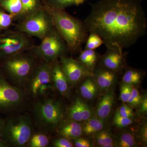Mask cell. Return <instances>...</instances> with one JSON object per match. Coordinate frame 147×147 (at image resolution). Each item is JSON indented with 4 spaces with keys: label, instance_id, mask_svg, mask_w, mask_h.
<instances>
[{
    "label": "cell",
    "instance_id": "cell-3",
    "mask_svg": "<svg viewBox=\"0 0 147 147\" xmlns=\"http://www.w3.org/2000/svg\"><path fill=\"white\" fill-rule=\"evenodd\" d=\"M66 110L60 99L51 95L32 100L31 116L34 126L47 134L53 133L67 119Z\"/></svg>",
    "mask_w": 147,
    "mask_h": 147
},
{
    "label": "cell",
    "instance_id": "cell-20",
    "mask_svg": "<svg viewBox=\"0 0 147 147\" xmlns=\"http://www.w3.org/2000/svg\"><path fill=\"white\" fill-rule=\"evenodd\" d=\"M22 9L16 20L18 21L36 12L44 5V0H21Z\"/></svg>",
    "mask_w": 147,
    "mask_h": 147
},
{
    "label": "cell",
    "instance_id": "cell-35",
    "mask_svg": "<svg viewBox=\"0 0 147 147\" xmlns=\"http://www.w3.org/2000/svg\"><path fill=\"white\" fill-rule=\"evenodd\" d=\"M75 146L76 147H92V144L89 140L84 138L79 137L74 139Z\"/></svg>",
    "mask_w": 147,
    "mask_h": 147
},
{
    "label": "cell",
    "instance_id": "cell-16",
    "mask_svg": "<svg viewBox=\"0 0 147 147\" xmlns=\"http://www.w3.org/2000/svg\"><path fill=\"white\" fill-rule=\"evenodd\" d=\"M115 102V95L113 91L106 92L101 97L96 106V117L103 121L108 119L111 114Z\"/></svg>",
    "mask_w": 147,
    "mask_h": 147
},
{
    "label": "cell",
    "instance_id": "cell-15",
    "mask_svg": "<svg viewBox=\"0 0 147 147\" xmlns=\"http://www.w3.org/2000/svg\"><path fill=\"white\" fill-rule=\"evenodd\" d=\"M52 79L55 90L64 97H69L71 84L63 71L58 61L53 64Z\"/></svg>",
    "mask_w": 147,
    "mask_h": 147
},
{
    "label": "cell",
    "instance_id": "cell-28",
    "mask_svg": "<svg viewBox=\"0 0 147 147\" xmlns=\"http://www.w3.org/2000/svg\"><path fill=\"white\" fill-rule=\"evenodd\" d=\"M86 42L85 49L95 50L103 44V40L98 35L93 32H89Z\"/></svg>",
    "mask_w": 147,
    "mask_h": 147
},
{
    "label": "cell",
    "instance_id": "cell-29",
    "mask_svg": "<svg viewBox=\"0 0 147 147\" xmlns=\"http://www.w3.org/2000/svg\"><path fill=\"white\" fill-rule=\"evenodd\" d=\"M133 123V118L125 117L121 116L117 111L113 119V123L119 128H124L130 125Z\"/></svg>",
    "mask_w": 147,
    "mask_h": 147
},
{
    "label": "cell",
    "instance_id": "cell-2",
    "mask_svg": "<svg viewBox=\"0 0 147 147\" xmlns=\"http://www.w3.org/2000/svg\"><path fill=\"white\" fill-rule=\"evenodd\" d=\"M44 5L51 14L55 28L65 41L69 53L74 55L80 53L88 36L84 21L71 16L65 10L50 6L44 0Z\"/></svg>",
    "mask_w": 147,
    "mask_h": 147
},
{
    "label": "cell",
    "instance_id": "cell-25",
    "mask_svg": "<svg viewBox=\"0 0 147 147\" xmlns=\"http://www.w3.org/2000/svg\"><path fill=\"white\" fill-rule=\"evenodd\" d=\"M115 143L116 146L120 147H133L137 145L136 138L132 133L129 131L121 133Z\"/></svg>",
    "mask_w": 147,
    "mask_h": 147
},
{
    "label": "cell",
    "instance_id": "cell-13",
    "mask_svg": "<svg viewBox=\"0 0 147 147\" xmlns=\"http://www.w3.org/2000/svg\"><path fill=\"white\" fill-rule=\"evenodd\" d=\"M67 119L77 122L86 121L93 117L92 110L86 102L79 97L75 98L66 110Z\"/></svg>",
    "mask_w": 147,
    "mask_h": 147
},
{
    "label": "cell",
    "instance_id": "cell-10",
    "mask_svg": "<svg viewBox=\"0 0 147 147\" xmlns=\"http://www.w3.org/2000/svg\"><path fill=\"white\" fill-rule=\"evenodd\" d=\"M34 46L30 37L17 30L7 32L0 36V59L30 51Z\"/></svg>",
    "mask_w": 147,
    "mask_h": 147
},
{
    "label": "cell",
    "instance_id": "cell-38",
    "mask_svg": "<svg viewBox=\"0 0 147 147\" xmlns=\"http://www.w3.org/2000/svg\"><path fill=\"white\" fill-rule=\"evenodd\" d=\"M4 122L5 119H3L0 118V138H2V137Z\"/></svg>",
    "mask_w": 147,
    "mask_h": 147
},
{
    "label": "cell",
    "instance_id": "cell-5",
    "mask_svg": "<svg viewBox=\"0 0 147 147\" xmlns=\"http://www.w3.org/2000/svg\"><path fill=\"white\" fill-rule=\"evenodd\" d=\"M34 127L31 115L11 114L5 119L2 138L9 147L26 146L34 134Z\"/></svg>",
    "mask_w": 147,
    "mask_h": 147
},
{
    "label": "cell",
    "instance_id": "cell-4",
    "mask_svg": "<svg viewBox=\"0 0 147 147\" xmlns=\"http://www.w3.org/2000/svg\"><path fill=\"white\" fill-rule=\"evenodd\" d=\"M39 60L30 52H24L3 60L4 75L11 84L25 90Z\"/></svg>",
    "mask_w": 147,
    "mask_h": 147
},
{
    "label": "cell",
    "instance_id": "cell-7",
    "mask_svg": "<svg viewBox=\"0 0 147 147\" xmlns=\"http://www.w3.org/2000/svg\"><path fill=\"white\" fill-rule=\"evenodd\" d=\"M53 64L39 60L25 88L30 99L46 97L55 90L52 79Z\"/></svg>",
    "mask_w": 147,
    "mask_h": 147
},
{
    "label": "cell",
    "instance_id": "cell-19",
    "mask_svg": "<svg viewBox=\"0 0 147 147\" xmlns=\"http://www.w3.org/2000/svg\"><path fill=\"white\" fill-rule=\"evenodd\" d=\"M84 80L79 86L80 94L87 100H93L98 93V87L92 76H88Z\"/></svg>",
    "mask_w": 147,
    "mask_h": 147
},
{
    "label": "cell",
    "instance_id": "cell-14",
    "mask_svg": "<svg viewBox=\"0 0 147 147\" xmlns=\"http://www.w3.org/2000/svg\"><path fill=\"white\" fill-rule=\"evenodd\" d=\"M92 74L98 89L102 91H110L117 80L118 74L98 65L95 67Z\"/></svg>",
    "mask_w": 147,
    "mask_h": 147
},
{
    "label": "cell",
    "instance_id": "cell-12",
    "mask_svg": "<svg viewBox=\"0 0 147 147\" xmlns=\"http://www.w3.org/2000/svg\"><path fill=\"white\" fill-rule=\"evenodd\" d=\"M107 48L105 54L100 57L98 65L118 74L122 72L127 67L126 58L128 53Z\"/></svg>",
    "mask_w": 147,
    "mask_h": 147
},
{
    "label": "cell",
    "instance_id": "cell-31",
    "mask_svg": "<svg viewBox=\"0 0 147 147\" xmlns=\"http://www.w3.org/2000/svg\"><path fill=\"white\" fill-rule=\"evenodd\" d=\"M143 97L136 88L133 87L131 96L127 103L129 106L134 108H137L142 102Z\"/></svg>",
    "mask_w": 147,
    "mask_h": 147
},
{
    "label": "cell",
    "instance_id": "cell-37",
    "mask_svg": "<svg viewBox=\"0 0 147 147\" xmlns=\"http://www.w3.org/2000/svg\"><path fill=\"white\" fill-rule=\"evenodd\" d=\"M147 128L146 125H145L143 126L141 131V137L142 139L144 142L145 143H147Z\"/></svg>",
    "mask_w": 147,
    "mask_h": 147
},
{
    "label": "cell",
    "instance_id": "cell-18",
    "mask_svg": "<svg viewBox=\"0 0 147 147\" xmlns=\"http://www.w3.org/2000/svg\"><path fill=\"white\" fill-rule=\"evenodd\" d=\"M79 53L77 60L92 72L98 64L101 56L94 50L85 49Z\"/></svg>",
    "mask_w": 147,
    "mask_h": 147
},
{
    "label": "cell",
    "instance_id": "cell-32",
    "mask_svg": "<svg viewBox=\"0 0 147 147\" xmlns=\"http://www.w3.org/2000/svg\"><path fill=\"white\" fill-rule=\"evenodd\" d=\"M133 86L130 84L123 83L121 86L120 94L119 98L120 100L123 102H127L131 96Z\"/></svg>",
    "mask_w": 147,
    "mask_h": 147
},
{
    "label": "cell",
    "instance_id": "cell-11",
    "mask_svg": "<svg viewBox=\"0 0 147 147\" xmlns=\"http://www.w3.org/2000/svg\"><path fill=\"white\" fill-rule=\"evenodd\" d=\"M59 63L71 85H76L87 77L92 76V72L72 58L67 56L61 57Z\"/></svg>",
    "mask_w": 147,
    "mask_h": 147
},
{
    "label": "cell",
    "instance_id": "cell-30",
    "mask_svg": "<svg viewBox=\"0 0 147 147\" xmlns=\"http://www.w3.org/2000/svg\"><path fill=\"white\" fill-rule=\"evenodd\" d=\"M15 17L0 9V30L8 28L11 26Z\"/></svg>",
    "mask_w": 147,
    "mask_h": 147
},
{
    "label": "cell",
    "instance_id": "cell-1",
    "mask_svg": "<svg viewBox=\"0 0 147 147\" xmlns=\"http://www.w3.org/2000/svg\"><path fill=\"white\" fill-rule=\"evenodd\" d=\"M142 0H100L90 3L84 22L89 32L98 35L107 48L123 52L146 34Z\"/></svg>",
    "mask_w": 147,
    "mask_h": 147
},
{
    "label": "cell",
    "instance_id": "cell-21",
    "mask_svg": "<svg viewBox=\"0 0 147 147\" xmlns=\"http://www.w3.org/2000/svg\"><path fill=\"white\" fill-rule=\"evenodd\" d=\"M144 74L143 70L127 66L122 77L123 83L130 84L132 86H138Z\"/></svg>",
    "mask_w": 147,
    "mask_h": 147
},
{
    "label": "cell",
    "instance_id": "cell-6",
    "mask_svg": "<svg viewBox=\"0 0 147 147\" xmlns=\"http://www.w3.org/2000/svg\"><path fill=\"white\" fill-rule=\"evenodd\" d=\"M30 100L26 90L13 85L0 73V112L9 115L20 112Z\"/></svg>",
    "mask_w": 147,
    "mask_h": 147
},
{
    "label": "cell",
    "instance_id": "cell-24",
    "mask_svg": "<svg viewBox=\"0 0 147 147\" xmlns=\"http://www.w3.org/2000/svg\"><path fill=\"white\" fill-rule=\"evenodd\" d=\"M88 0H44L47 5L58 9L65 10L66 8L73 6L83 4Z\"/></svg>",
    "mask_w": 147,
    "mask_h": 147
},
{
    "label": "cell",
    "instance_id": "cell-17",
    "mask_svg": "<svg viewBox=\"0 0 147 147\" xmlns=\"http://www.w3.org/2000/svg\"><path fill=\"white\" fill-rule=\"evenodd\" d=\"M57 131L62 137L69 140L80 137L83 133L82 125L79 122L67 119L61 124Z\"/></svg>",
    "mask_w": 147,
    "mask_h": 147
},
{
    "label": "cell",
    "instance_id": "cell-26",
    "mask_svg": "<svg viewBox=\"0 0 147 147\" xmlns=\"http://www.w3.org/2000/svg\"><path fill=\"white\" fill-rule=\"evenodd\" d=\"M50 143L47 134L43 132L33 134L29 140L28 146L30 147H46Z\"/></svg>",
    "mask_w": 147,
    "mask_h": 147
},
{
    "label": "cell",
    "instance_id": "cell-23",
    "mask_svg": "<svg viewBox=\"0 0 147 147\" xmlns=\"http://www.w3.org/2000/svg\"><path fill=\"white\" fill-rule=\"evenodd\" d=\"M0 5L15 17V20L21 13V0H0Z\"/></svg>",
    "mask_w": 147,
    "mask_h": 147
},
{
    "label": "cell",
    "instance_id": "cell-33",
    "mask_svg": "<svg viewBox=\"0 0 147 147\" xmlns=\"http://www.w3.org/2000/svg\"><path fill=\"white\" fill-rule=\"evenodd\" d=\"M117 111L121 116L125 117L130 118H133L134 117V114L133 110L131 107L129 105L123 104L117 110Z\"/></svg>",
    "mask_w": 147,
    "mask_h": 147
},
{
    "label": "cell",
    "instance_id": "cell-34",
    "mask_svg": "<svg viewBox=\"0 0 147 147\" xmlns=\"http://www.w3.org/2000/svg\"><path fill=\"white\" fill-rule=\"evenodd\" d=\"M53 146L55 147H72L74 145L70 140L62 137L54 140L53 142Z\"/></svg>",
    "mask_w": 147,
    "mask_h": 147
},
{
    "label": "cell",
    "instance_id": "cell-22",
    "mask_svg": "<svg viewBox=\"0 0 147 147\" xmlns=\"http://www.w3.org/2000/svg\"><path fill=\"white\" fill-rule=\"evenodd\" d=\"M86 121L84 125H82V130L83 132L87 135L95 134L102 130L104 127V121L96 117H92Z\"/></svg>",
    "mask_w": 147,
    "mask_h": 147
},
{
    "label": "cell",
    "instance_id": "cell-39",
    "mask_svg": "<svg viewBox=\"0 0 147 147\" xmlns=\"http://www.w3.org/2000/svg\"><path fill=\"white\" fill-rule=\"evenodd\" d=\"M9 145L5 140L0 138V147H8Z\"/></svg>",
    "mask_w": 147,
    "mask_h": 147
},
{
    "label": "cell",
    "instance_id": "cell-36",
    "mask_svg": "<svg viewBox=\"0 0 147 147\" xmlns=\"http://www.w3.org/2000/svg\"><path fill=\"white\" fill-rule=\"evenodd\" d=\"M139 114L145 115L147 113V96H145L143 98L142 102L139 106Z\"/></svg>",
    "mask_w": 147,
    "mask_h": 147
},
{
    "label": "cell",
    "instance_id": "cell-9",
    "mask_svg": "<svg viewBox=\"0 0 147 147\" xmlns=\"http://www.w3.org/2000/svg\"><path fill=\"white\" fill-rule=\"evenodd\" d=\"M18 22L16 30L41 40L55 28L51 14L44 5L36 12Z\"/></svg>",
    "mask_w": 147,
    "mask_h": 147
},
{
    "label": "cell",
    "instance_id": "cell-27",
    "mask_svg": "<svg viewBox=\"0 0 147 147\" xmlns=\"http://www.w3.org/2000/svg\"><path fill=\"white\" fill-rule=\"evenodd\" d=\"M94 135L95 140L100 147H103L107 144L114 142L113 135L110 131L102 130Z\"/></svg>",
    "mask_w": 147,
    "mask_h": 147
},
{
    "label": "cell",
    "instance_id": "cell-8",
    "mask_svg": "<svg viewBox=\"0 0 147 147\" xmlns=\"http://www.w3.org/2000/svg\"><path fill=\"white\" fill-rule=\"evenodd\" d=\"M41 40L40 44L30 50L39 60L54 63L69 53L65 41L56 28Z\"/></svg>",
    "mask_w": 147,
    "mask_h": 147
}]
</instances>
